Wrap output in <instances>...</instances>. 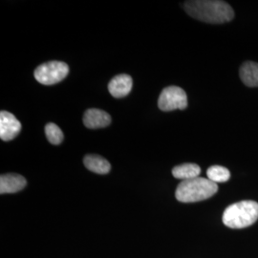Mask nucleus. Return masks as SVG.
Returning a JSON list of instances; mask_svg holds the SVG:
<instances>
[{
    "instance_id": "nucleus-12",
    "label": "nucleus",
    "mask_w": 258,
    "mask_h": 258,
    "mask_svg": "<svg viewBox=\"0 0 258 258\" xmlns=\"http://www.w3.org/2000/svg\"><path fill=\"white\" fill-rule=\"evenodd\" d=\"M201 173L200 166L196 164H183L172 169V175L181 180H190L199 177Z\"/></svg>"
},
{
    "instance_id": "nucleus-14",
    "label": "nucleus",
    "mask_w": 258,
    "mask_h": 258,
    "mask_svg": "<svg viewBox=\"0 0 258 258\" xmlns=\"http://www.w3.org/2000/svg\"><path fill=\"white\" fill-rule=\"evenodd\" d=\"M45 134H46L48 141L52 145L61 144V142L63 141V138H64L61 129L59 128L56 124L53 123V122L47 123L46 126H45Z\"/></svg>"
},
{
    "instance_id": "nucleus-1",
    "label": "nucleus",
    "mask_w": 258,
    "mask_h": 258,
    "mask_svg": "<svg viewBox=\"0 0 258 258\" xmlns=\"http://www.w3.org/2000/svg\"><path fill=\"white\" fill-rule=\"evenodd\" d=\"M184 8L191 18L212 24L230 22L234 18L231 6L219 0H194L184 2Z\"/></svg>"
},
{
    "instance_id": "nucleus-3",
    "label": "nucleus",
    "mask_w": 258,
    "mask_h": 258,
    "mask_svg": "<svg viewBox=\"0 0 258 258\" xmlns=\"http://www.w3.org/2000/svg\"><path fill=\"white\" fill-rule=\"evenodd\" d=\"M258 219V203L241 201L229 206L223 213V223L231 229H244Z\"/></svg>"
},
{
    "instance_id": "nucleus-13",
    "label": "nucleus",
    "mask_w": 258,
    "mask_h": 258,
    "mask_svg": "<svg viewBox=\"0 0 258 258\" xmlns=\"http://www.w3.org/2000/svg\"><path fill=\"white\" fill-rule=\"evenodd\" d=\"M208 179L213 183H224L231 178V172L228 168L221 166H212L207 171Z\"/></svg>"
},
{
    "instance_id": "nucleus-8",
    "label": "nucleus",
    "mask_w": 258,
    "mask_h": 258,
    "mask_svg": "<svg viewBox=\"0 0 258 258\" xmlns=\"http://www.w3.org/2000/svg\"><path fill=\"white\" fill-rule=\"evenodd\" d=\"M27 184L23 176L15 173L2 174L0 177V194H16L22 190Z\"/></svg>"
},
{
    "instance_id": "nucleus-9",
    "label": "nucleus",
    "mask_w": 258,
    "mask_h": 258,
    "mask_svg": "<svg viewBox=\"0 0 258 258\" xmlns=\"http://www.w3.org/2000/svg\"><path fill=\"white\" fill-rule=\"evenodd\" d=\"M132 86V78L129 75H118L111 80L108 84V90L113 97L123 98L130 93Z\"/></svg>"
},
{
    "instance_id": "nucleus-5",
    "label": "nucleus",
    "mask_w": 258,
    "mask_h": 258,
    "mask_svg": "<svg viewBox=\"0 0 258 258\" xmlns=\"http://www.w3.org/2000/svg\"><path fill=\"white\" fill-rule=\"evenodd\" d=\"M159 108L163 111L183 110L187 106V97L184 90L177 86L165 88L158 101Z\"/></svg>"
},
{
    "instance_id": "nucleus-7",
    "label": "nucleus",
    "mask_w": 258,
    "mask_h": 258,
    "mask_svg": "<svg viewBox=\"0 0 258 258\" xmlns=\"http://www.w3.org/2000/svg\"><path fill=\"white\" fill-rule=\"evenodd\" d=\"M110 115L105 111L100 109H88L83 116V123L87 128L106 127L110 124Z\"/></svg>"
},
{
    "instance_id": "nucleus-11",
    "label": "nucleus",
    "mask_w": 258,
    "mask_h": 258,
    "mask_svg": "<svg viewBox=\"0 0 258 258\" xmlns=\"http://www.w3.org/2000/svg\"><path fill=\"white\" fill-rule=\"evenodd\" d=\"M83 164L87 169L98 174H107L111 169L109 162L99 155H87L84 157Z\"/></svg>"
},
{
    "instance_id": "nucleus-6",
    "label": "nucleus",
    "mask_w": 258,
    "mask_h": 258,
    "mask_svg": "<svg viewBox=\"0 0 258 258\" xmlns=\"http://www.w3.org/2000/svg\"><path fill=\"white\" fill-rule=\"evenodd\" d=\"M21 130V123L12 113L0 112V138L5 142L16 138Z\"/></svg>"
},
{
    "instance_id": "nucleus-2",
    "label": "nucleus",
    "mask_w": 258,
    "mask_h": 258,
    "mask_svg": "<svg viewBox=\"0 0 258 258\" xmlns=\"http://www.w3.org/2000/svg\"><path fill=\"white\" fill-rule=\"evenodd\" d=\"M218 191V185L211 180L197 177L184 180L178 184L175 197L182 203H195L207 200Z\"/></svg>"
},
{
    "instance_id": "nucleus-10",
    "label": "nucleus",
    "mask_w": 258,
    "mask_h": 258,
    "mask_svg": "<svg viewBox=\"0 0 258 258\" xmlns=\"http://www.w3.org/2000/svg\"><path fill=\"white\" fill-rule=\"evenodd\" d=\"M239 76L242 83L248 87H258V63L246 61L241 65Z\"/></svg>"
},
{
    "instance_id": "nucleus-4",
    "label": "nucleus",
    "mask_w": 258,
    "mask_h": 258,
    "mask_svg": "<svg viewBox=\"0 0 258 258\" xmlns=\"http://www.w3.org/2000/svg\"><path fill=\"white\" fill-rule=\"evenodd\" d=\"M69 73V67L62 61H49L39 65L35 70L37 82L44 85H52L64 80Z\"/></svg>"
}]
</instances>
